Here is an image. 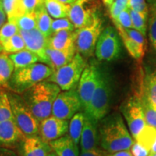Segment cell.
<instances>
[{
  "label": "cell",
  "instance_id": "6da1fadb",
  "mask_svg": "<svg viewBox=\"0 0 156 156\" xmlns=\"http://www.w3.org/2000/svg\"><path fill=\"white\" fill-rule=\"evenodd\" d=\"M99 139L101 147L108 153L130 150L134 140L122 115L114 113L101 120Z\"/></svg>",
  "mask_w": 156,
  "mask_h": 156
},
{
  "label": "cell",
  "instance_id": "7a4b0ae2",
  "mask_svg": "<svg viewBox=\"0 0 156 156\" xmlns=\"http://www.w3.org/2000/svg\"><path fill=\"white\" fill-rule=\"evenodd\" d=\"M61 89L56 84L46 80L27 89L21 96L39 122L51 115L54 101Z\"/></svg>",
  "mask_w": 156,
  "mask_h": 156
},
{
  "label": "cell",
  "instance_id": "3957f363",
  "mask_svg": "<svg viewBox=\"0 0 156 156\" xmlns=\"http://www.w3.org/2000/svg\"><path fill=\"white\" fill-rule=\"evenodd\" d=\"M53 73V68L42 62H36L25 67L15 69L7 87L12 92L22 94L36 84L47 80Z\"/></svg>",
  "mask_w": 156,
  "mask_h": 156
},
{
  "label": "cell",
  "instance_id": "277c9868",
  "mask_svg": "<svg viewBox=\"0 0 156 156\" xmlns=\"http://www.w3.org/2000/svg\"><path fill=\"white\" fill-rule=\"evenodd\" d=\"M113 93L112 82L110 76L101 70L100 81L85 113L95 122L102 120L108 114Z\"/></svg>",
  "mask_w": 156,
  "mask_h": 156
},
{
  "label": "cell",
  "instance_id": "5b68a950",
  "mask_svg": "<svg viewBox=\"0 0 156 156\" xmlns=\"http://www.w3.org/2000/svg\"><path fill=\"white\" fill-rule=\"evenodd\" d=\"M86 66L84 56L77 52L71 62L54 70L47 80L56 84L62 90L75 89Z\"/></svg>",
  "mask_w": 156,
  "mask_h": 156
},
{
  "label": "cell",
  "instance_id": "8992f818",
  "mask_svg": "<svg viewBox=\"0 0 156 156\" xmlns=\"http://www.w3.org/2000/svg\"><path fill=\"white\" fill-rule=\"evenodd\" d=\"M7 93L17 125L25 136L36 135L39 133L40 122L33 114L20 95L12 91Z\"/></svg>",
  "mask_w": 156,
  "mask_h": 156
},
{
  "label": "cell",
  "instance_id": "52a82bcc",
  "mask_svg": "<svg viewBox=\"0 0 156 156\" xmlns=\"http://www.w3.org/2000/svg\"><path fill=\"white\" fill-rule=\"evenodd\" d=\"M103 30V20L98 14L95 15L90 24L77 29V52L84 57L92 56L95 53L97 42Z\"/></svg>",
  "mask_w": 156,
  "mask_h": 156
},
{
  "label": "cell",
  "instance_id": "ba28073f",
  "mask_svg": "<svg viewBox=\"0 0 156 156\" xmlns=\"http://www.w3.org/2000/svg\"><path fill=\"white\" fill-rule=\"evenodd\" d=\"M121 43L119 33L116 28L108 26L101 33L95 54L99 61L112 62L116 59L121 54Z\"/></svg>",
  "mask_w": 156,
  "mask_h": 156
},
{
  "label": "cell",
  "instance_id": "9c48e42d",
  "mask_svg": "<svg viewBox=\"0 0 156 156\" xmlns=\"http://www.w3.org/2000/svg\"><path fill=\"white\" fill-rule=\"evenodd\" d=\"M121 112L134 140L147 125L141 99L135 96L129 98L122 104Z\"/></svg>",
  "mask_w": 156,
  "mask_h": 156
},
{
  "label": "cell",
  "instance_id": "30bf717a",
  "mask_svg": "<svg viewBox=\"0 0 156 156\" xmlns=\"http://www.w3.org/2000/svg\"><path fill=\"white\" fill-rule=\"evenodd\" d=\"M81 109L83 110L77 90H62L54 101L51 115L62 119L70 120Z\"/></svg>",
  "mask_w": 156,
  "mask_h": 156
},
{
  "label": "cell",
  "instance_id": "8fae6325",
  "mask_svg": "<svg viewBox=\"0 0 156 156\" xmlns=\"http://www.w3.org/2000/svg\"><path fill=\"white\" fill-rule=\"evenodd\" d=\"M101 69L95 64H87L78 83L77 92L83 112L88 106L100 81Z\"/></svg>",
  "mask_w": 156,
  "mask_h": 156
},
{
  "label": "cell",
  "instance_id": "7c38bea8",
  "mask_svg": "<svg viewBox=\"0 0 156 156\" xmlns=\"http://www.w3.org/2000/svg\"><path fill=\"white\" fill-rule=\"evenodd\" d=\"M98 14L97 0H76L70 7L68 17L80 29L90 24Z\"/></svg>",
  "mask_w": 156,
  "mask_h": 156
},
{
  "label": "cell",
  "instance_id": "4fadbf2b",
  "mask_svg": "<svg viewBox=\"0 0 156 156\" xmlns=\"http://www.w3.org/2000/svg\"><path fill=\"white\" fill-rule=\"evenodd\" d=\"M19 33L24 39L27 49L37 55L39 62L48 64L51 67L49 58L46 53L48 48L47 37L45 36L38 28L30 30H20Z\"/></svg>",
  "mask_w": 156,
  "mask_h": 156
},
{
  "label": "cell",
  "instance_id": "5bb4252c",
  "mask_svg": "<svg viewBox=\"0 0 156 156\" xmlns=\"http://www.w3.org/2000/svg\"><path fill=\"white\" fill-rule=\"evenodd\" d=\"M124 46L134 58L142 59L145 54V36L134 28H124L120 25H115Z\"/></svg>",
  "mask_w": 156,
  "mask_h": 156
},
{
  "label": "cell",
  "instance_id": "9a60e30c",
  "mask_svg": "<svg viewBox=\"0 0 156 156\" xmlns=\"http://www.w3.org/2000/svg\"><path fill=\"white\" fill-rule=\"evenodd\" d=\"M68 130V120L58 119L52 115L40 122V136L45 142L48 143L65 135Z\"/></svg>",
  "mask_w": 156,
  "mask_h": 156
},
{
  "label": "cell",
  "instance_id": "2e32d148",
  "mask_svg": "<svg viewBox=\"0 0 156 156\" xmlns=\"http://www.w3.org/2000/svg\"><path fill=\"white\" fill-rule=\"evenodd\" d=\"M14 119L0 122V146L11 147L17 145L25 137Z\"/></svg>",
  "mask_w": 156,
  "mask_h": 156
},
{
  "label": "cell",
  "instance_id": "e0dca14e",
  "mask_svg": "<svg viewBox=\"0 0 156 156\" xmlns=\"http://www.w3.org/2000/svg\"><path fill=\"white\" fill-rule=\"evenodd\" d=\"M51 151L52 149L49 143L41 136H26L21 142L22 156H47Z\"/></svg>",
  "mask_w": 156,
  "mask_h": 156
},
{
  "label": "cell",
  "instance_id": "ac0fdd59",
  "mask_svg": "<svg viewBox=\"0 0 156 156\" xmlns=\"http://www.w3.org/2000/svg\"><path fill=\"white\" fill-rule=\"evenodd\" d=\"M97 124L98 122L86 115L80 141L81 152L95 149L98 147V145L100 143Z\"/></svg>",
  "mask_w": 156,
  "mask_h": 156
},
{
  "label": "cell",
  "instance_id": "d6986e66",
  "mask_svg": "<svg viewBox=\"0 0 156 156\" xmlns=\"http://www.w3.org/2000/svg\"><path fill=\"white\" fill-rule=\"evenodd\" d=\"M77 30H60L48 38V47L56 50H66L76 47Z\"/></svg>",
  "mask_w": 156,
  "mask_h": 156
},
{
  "label": "cell",
  "instance_id": "ffe728a7",
  "mask_svg": "<svg viewBox=\"0 0 156 156\" xmlns=\"http://www.w3.org/2000/svg\"><path fill=\"white\" fill-rule=\"evenodd\" d=\"M49 145L58 156H80L78 145L71 139L69 135H64L54 141Z\"/></svg>",
  "mask_w": 156,
  "mask_h": 156
},
{
  "label": "cell",
  "instance_id": "44dd1931",
  "mask_svg": "<svg viewBox=\"0 0 156 156\" xmlns=\"http://www.w3.org/2000/svg\"><path fill=\"white\" fill-rule=\"evenodd\" d=\"M46 53L49 58L51 67L54 71L71 62L77 53V49L73 47L66 50H56L48 47Z\"/></svg>",
  "mask_w": 156,
  "mask_h": 156
},
{
  "label": "cell",
  "instance_id": "7402d4cb",
  "mask_svg": "<svg viewBox=\"0 0 156 156\" xmlns=\"http://www.w3.org/2000/svg\"><path fill=\"white\" fill-rule=\"evenodd\" d=\"M134 141L147 148L150 152L149 156H153L156 153V128L147 124Z\"/></svg>",
  "mask_w": 156,
  "mask_h": 156
},
{
  "label": "cell",
  "instance_id": "603a6c76",
  "mask_svg": "<svg viewBox=\"0 0 156 156\" xmlns=\"http://www.w3.org/2000/svg\"><path fill=\"white\" fill-rule=\"evenodd\" d=\"M36 21L37 28L45 36L49 38L51 36L52 32V21L53 19L46 10L44 5L36 9Z\"/></svg>",
  "mask_w": 156,
  "mask_h": 156
},
{
  "label": "cell",
  "instance_id": "cb8c5ba5",
  "mask_svg": "<svg viewBox=\"0 0 156 156\" xmlns=\"http://www.w3.org/2000/svg\"><path fill=\"white\" fill-rule=\"evenodd\" d=\"M15 71V65L8 55L2 52L0 54V87H7V84Z\"/></svg>",
  "mask_w": 156,
  "mask_h": 156
},
{
  "label": "cell",
  "instance_id": "d4e9b609",
  "mask_svg": "<svg viewBox=\"0 0 156 156\" xmlns=\"http://www.w3.org/2000/svg\"><path fill=\"white\" fill-rule=\"evenodd\" d=\"M9 56L14 64L15 69L25 67L39 62V58L37 55L27 48L17 53L9 54Z\"/></svg>",
  "mask_w": 156,
  "mask_h": 156
},
{
  "label": "cell",
  "instance_id": "484cf974",
  "mask_svg": "<svg viewBox=\"0 0 156 156\" xmlns=\"http://www.w3.org/2000/svg\"><path fill=\"white\" fill-rule=\"evenodd\" d=\"M85 112H77L73 116L69 122V135L76 144H79L83 129L85 121Z\"/></svg>",
  "mask_w": 156,
  "mask_h": 156
},
{
  "label": "cell",
  "instance_id": "4316f807",
  "mask_svg": "<svg viewBox=\"0 0 156 156\" xmlns=\"http://www.w3.org/2000/svg\"><path fill=\"white\" fill-rule=\"evenodd\" d=\"M44 6L51 17L58 19L68 17L71 5L64 4L59 0H45Z\"/></svg>",
  "mask_w": 156,
  "mask_h": 156
},
{
  "label": "cell",
  "instance_id": "83f0119b",
  "mask_svg": "<svg viewBox=\"0 0 156 156\" xmlns=\"http://www.w3.org/2000/svg\"><path fill=\"white\" fill-rule=\"evenodd\" d=\"M7 20L16 19L27 12L23 0H1Z\"/></svg>",
  "mask_w": 156,
  "mask_h": 156
},
{
  "label": "cell",
  "instance_id": "f1b7e54d",
  "mask_svg": "<svg viewBox=\"0 0 156 156\" xmlns=\"http://www.w3.org/2000/svg\"><path fill=\"white\" fill-rule=\"evenodd\" d=\"M142 95L156 106V69L146 74Z\"/></svg>",
  "mask_w": 156,
  "mask_h": 156
},
{
  "label": "cell",
  "instance_id": "f546056e",
  "mask_svg": "<svg viewBox=\"0 0 156 156\" xmlns=\"http://www.w3.org/2000/svg\"><path fill=\"white\" fill-rule=\"evenodd\" d=\"M2 45L4 52L9 54L17 53L26 48L24 39L20 34V33L6 40Z\"/></svg>",
  "mask_w": 156,
  "mask_h": 156
},
{
  "label": "cell",
  "instance_id": "4dcf8cb0",
  "mask_svg": "<svg viewBox=\"0 0 156 156\" xmlns=\"http://www.w3.org/2000/svg\"><path fill=\"white\" fill-rule=\"evenodd\" d=\"M147 30L151 46L156 52V0L149 3Z\"/></svg>",
  "mask_w": 156,
  "mask_h": 156
},
{
  "label": "cell",
  "instance_id": "1f68e13d",
  "mask_svg": "<svg viewBox=\"0 0 156 156\" xmlns=\"http://www.w3.org/2000/svg\"><path fill=\"white\" fill-rule=\"evenodd\" d=\"M129 12L132 17L133 28L138 30L144 36H145L147 31L148 15L136 12L131 9H129Z\"/></svg>",
  "mask_w": 156,
  "mask_h": 156
},
{
  "label": "cell",
  "instance_id": "d6a6232c",
  "mask_svg": "<svg viewBox=\"0 0 156 156\" xmlns=\"http://www.w3.org/2000/svg\"><path fill=\"white\" fill-rule=\"evenodd\" d=\"M15 20L20 30H30L37 28V21L36 12H26L22 16Z\"/></svg>",
  "mask_w": 156,
  "mask_h": 156
},
{
  "label": "cell",
  "instance_id": "836d02e7",
  "mask_svg": "<svg viewBox=\"0 0 156 156\" xmlns=\"http://www.w3.org/2000/svg\"><path fill=\"white\" fill-rule=\"evenodd\" d=\"M14 119L8 93L0 91V122Z\"/></svg>",
  "mask_w": 156,
  "mask_h": 156
},
{
  "label": "cell",
  "instance_id": "e575fe53",
  "mask_svg": "<svg viewBox=\"0 0 156 156\" xmlns=\"http://www.w3.org/2000/svg\"><path fill=\"white\" fill-rule=\"evenodd\" d=\"M147 124L156 128V106L143 95L140 98Z\"/></svg>",
  "mask_w": 156,
  "mask_h": 156
},
{
  "label": "cell",
  "instance_id": "d590c367",
  "mask_svg": "<svg viewBox=\"0 0 156 156\" xmlns=\"http://www.w3.org/2000/svg\"><path fill=\"white\" fill-rule=\"evenodd\" d=\"M19 31L20 29L15 20H7L0 28V43L2 44L6 40L18 34Z\"/></svg>",
  "mask_w": 156,
  "mask_h": 156
},
{
  "label": "cell",
  "instance_id": "8d00e7d4",
  "mask_svg": "<svg viewBox=\"0 0 156 156\" xmlns=\"http://www.w3.org/2000/svg\"><path fill=\"white\" fill-rule=\"evenodd\" d=\"M128 2L129 0H114L112 5L109 6V12L113 22H116L120 13L128 8Z\"/></svg>",
  "mask_w": 156,
  "mask_h": 156
},
{
  "label": "cell",
  "instance_id": "74e56055",
  "mask_svg": "<svg viewBox=\"0 0 156 156\" xmlns=\"http://www.w3.org/2000/svg\"><path fill=\"white\" fill-rule=\"evenodd\" d=\"M52 32L55 33L60 30H75V27L69 17H63L53 20L52 21Z\"/></svg>",
  "mask_w": 156,
  "mask_h": 156
},
{
  "label": "cell",
  "instance_id": "f35d334b",
  "mask_svg": "<svg viewBox=\"0 0 156 156\" xmlns=\"http://www.w3.org/2000/svg\"><path fill=\"white\" fill-rule=\"evenodd\" d=\"M114 23L115 25H120L124 28H133L129 8L128 7L123 10L119 15L117 20Z\"/></svg>",
  "mask_w": 156,
  "mask_h": 156
},
{
  "label": "cell",
  "instance_id": "ab89813d",
  "mask_svg": "<svg viewBox=\"0 0 156 156\" xmlns=\"http://www.w3.org/2000/svg\"><path fill=\"white\" fill-rule=\"evenodd\" d=\"M128 7L136 12L149 15V4L146 0H129Z\"/></svg>",
  "mask_w": 156,
  "mask_h": 156
},
{
  "label": "cell",
  "instance_id": "60d3db41",
  "mask_svg": "<svg viewBox=\"0 0 156 156\" xmlns=\"http://www.w3.org/2000/svg\"><path fill=\"white\" fill-rule=\"evenodd\" d=\"M130 151L133 156H149L150 155V152L147 148L136 141H134L130 148Z\"/></svg>",
  "mask_w": 156,
  "mask_h": 156
},
{
  "label": "cell",
  "instance_id": "b9f144b4",
  "mask_svg": "<svg viewBox=\"0 0 156 156\" xmlns=\"http://www.w3.org/2000/svg\"><path fill=\"white\" fill-rule=\"evenodd\" d=\"M44 2L45 0H23L27 12H35L44 5Z\"/></svg>",
  "mask_w": 156,
  "mask_h": 156
},
{
  "label": "cell",
  "instance_id": "7bdbcfd3",
  "mask_svg": "<svg viewBox=\"0 0 156 156\" xmlns=\"http://www.w3.org/2000/svg\"><path fill=\"white\" fill-rule=\"evenodd\" d=\"M108 153L103 149L102 150L96 147L95 149L90 150V151L81 152L80 156H108Z\"/></svg>",
  "mask_w": 156,
  "mask_h": 156
},
{
  "label": "cell",
  "instance_id": "ee69618b",
  "mask_svg": "<svg viewBox=\"0 0 156 156\" xmlns=\"http://www.w3.org/2000/svg\"><path fill=\"white\" fill-rule=\"evenodd\" d=\"M0 156H20L15 151L7 147H0Z\"/></svg>",
  "mask_w": 156,
  "mask_h": 156
},
{
  "label": "cell",
  "instance_id": "f6af8a7d",
  "mask_svg": "<svg viewBox=\"0 0 156 156\" xmlns=\"http://www.w3.org/2000/svg\"><path fill=\"white\" fill-rule=\"evenodd\" d=\"M7 14H6V12H5L2 4L1 0H0V28H2V26L6 22H7Z\"/></svg>",
  "mask_w": 156,
  "mask_h": 156
},
{
  "label": "cell",
  "instance_id": "bcb514c9",
  "mask_svg": "<svg viewBox=\"0 0 156 156\" xmlns=\"http://www.w3.org/2000/svg\"><path fill=\"white\" fill-rule=\"evenodd\" d=\"M108 156H133L130 151V150H126V151H122L116 152L114 153H110Z\"/></svg>",
  "mask_w": 156,
  "mask_h": 156
},
{
  "label": "cell",
  "instance_id": "7dc6e473",
  "mask_svg": "<svg viewBox=\"0 0 156 156\" xmlns=\"http://www.w3.org/2000/svg\"><path fill=\"white\" fill-rule=\"evenodd\" d=\"M60 2L64 4H67V5H72L73 2H75L76 0H59Z\"/></svg>",
  "mask_w": 156,
  "mask_h": 156
},
{
  "label": "cell",
  "instance_id": "c3c4849f",
  "mask_svg": "<svg viewBox=\"0 0 156 156\" xmlns=\"http://www.w3.org/2000/svg\"><path fill=\"white\" fill-rule=\"evenodd\" d=\"M103 2V3L106 5L107 7H109L111 5H112V3L114 2V0H102Z\"/></svg>",
  "mask_w": 156,
  "mask_h": 156
},
{
  "label": "cell",
  "instance_id": "681fc988",
  "mask_svg": "<svg viewBox=\"0 0 156 156\" xmlns=\"http://www.w3.org/2000/svg\"><path fill=\"white\" fill-rule=\"evenodd\" d=\"M47 156H58V155L54 151H51L50 153L48 154Z\"/></svg>",
  "mask_w": 156,
  "mask_h": 156
},
{
  "label": "cell",
  "instance_id": "f907efd6",
  "mask_svg": "<svg viewBox=\"0 0 156 156\" xmlns=\"http://www.w3.org/2000/svg\"><path fill=\"white\" fill-rule=\"evenodd\" d=\"M4 51H3V47H2V45L1 43H0V54H1L2 52Z\"/></svg>",
  "mask_w": 156,
  "mask_h": 156
},
{
  "label": "cell",
  "instance_id": "816d5d0a",
  "mask_svg": "<svg viewBox=\"0 0 156 156\" xmlns=\"http://www.w3.org/2000/svg\"><path fill=\"white\" fill-rule=\"evenodd\" d=\"M147 1L148 4H149V3H151V2H154V1H155V0H147Z\"/></svg>",
  "mask_w": 156,
  "mask_h": 156
},
{
  "label": "cell",
  "instance_id": "f5cc1de1",
  "mask_svg": "<svg viewBox=\"0 0 156 156\" xmlns=\"http://www.w3.org/2000/svg\"><path fill=\"white\" fill-rule=\"evenodd\" d=\"M153 156H156V153H155V154H154V155H153Z\"/></svg>",
  "mask_w": 156,
  "mask_h": 156
}]
</instances>
